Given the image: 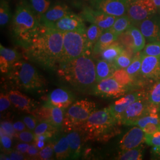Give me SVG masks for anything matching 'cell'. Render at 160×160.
Listing matches in <instances>:
<instances>
[{
	"label": "cell",
	"instance_id": "6da1fadb",
	"mask_svg": "<svg viewBox=\"0 0 160 160\" xmlns=\"http://www.w3.org/2000/svg\"><path fill=\"white\" fill-rule=\"evenodd\" d=\"M26 56L48 69L58 67L63 49V33L40 24L32 39L23 46Z\"/></svg>",
	"mask_w": 160,
	"mask_h": 160
},
{
	"label": "cell",
	"instance_id": "7a4b0ae2",
	"mask_svg": "<svg viewBox=\"0 0 160 160\" xmlns=\"http://www.w3.org/2000/svg\"><path fill=\"white\" fill-rule=\"evenodd\" d=\"M89 55L85 53L58 66L59 77L80 91L92 88L97 83L96 65Z\"/></svg>",
	"mask_w": 160,
	"mask_h": 160
},
{
	"label": "cell",
	"instance_id": "3957f363",
	"mask_svg": "<svg viewBox=\"0 0 160 160\" xmlns=\"http://www.w3.org/2000/svg\"><path fill=\"white\" fill-rule=\"evenodd\" d=\"M119 125V122L106 108L95 111L76 131L86 140L108 141L118 133Z\"/></svg>",
	"mask_w": 160,
	"mask_h": 160
},
{
	"label": "cell",
	"instance_id": "277c9868",
	"mask_svg": "<svg viewBox=\"0 0 160 160\" xmlns=\"http://www.w3.org/2000/svg\"><path fill=\"white\" fill-rule=\"evenodd\" d=\"M39 18L28 1L23 0L17 6L12 18V32L17 43L22 47L32 39L39 28Z\"/></svg>",
	"mask_w": 160,
	"mask_h": 160
},
{
	"label": "cell",
	"instance_id": "5b68a950",
	"mask_svg": "<svg viewBox=\"0 0 160 160\" xmlns=\"http://www.w3.org/2000/svg\"><path fill=\"white\" fill-rule=\"evenodd\" d=\"M8 77L17 88L28 92H39L45 86V80L36 69L25 61L14 63L8 72Z\"/></svg>",
	"mask_w": 160,
	"mask_h": 160
},
{
	"label": "cell",
	"instance_id": "8992f818",
	"mask_svg": "<svg viewBox=\"0 0 160 160\" xmlns=\"http://www.w3.org/2000/svg\"><path fill=\"white\" fill-rule=\"evenodd\" d=\"M96 111V103L82 99L72 103L65 115L63 126L67 131L77 130Z\"/></svg>",
	"mask_w": 160,
	"mask_h": 160
},
{
	"label": "cell",
	"instance_id": "52a82bcc",
	"mask_svg": "<svg viewBox=\"0 0 160 160\" xmlns=\"http://www.w3.org/2000/svg\"><path fill=\"white\" fill-rule=\"evenodd\" d=\"M85 53H90L88 50L86 33L78 32H63L62 53L58 65L80 57Z\"/></svg>",
	"mask_w": 160,
	"mask_h": 160
},
{
	"label": "cell",
	"instance_id": "ba28073f",
	"mask_svg": "<svg viewBox=\"0 0 160 160\" xmlns=\"http://www.w3.org/2000/svg\"><path fill=\"white\" fill-rule=\"evenodd\" d=\"M157 9L152 0H129L127 14L132 24L138 26L145 19L156 13Z\"/></svg>",
	"mask_w": 160,
	"mask_h": 160
},
{
	"label": "cell",
	"instance_id": "9c48e42d",
	"mask_svg": "<svg viewBox=\"0 0 160 160\" xmlns=\"http://www.w3.org/2000/svg\"><path fill=\"white\" fill-rule=\"evenodd\" d=\"M153 105L150 103L147 96L141 98L131 104L120 117V124L132 126L140 118L148 114Z\"/></svg>",
	"mask_w": 160,
	"mask_h": 160
},
{
	"label": "cell",
	"instance_id": "30bf717a",
	"mask_svg": "<svg viewBox=\"0 0 160 160\" xmlns=\"http://www.w3.org/2000/svg\"><path fill=\"white\" fill-rule=\"evenodd\" d=\"M92 92L98 97L114 98L125 95L128 92V87L121 85L112 77L97 82L92 87Z\"/></svg>",
	"mask_w": 160,
	"mask_h": 160
},
{
	"label": "cell",
	"instance_id": "8fae6325",
	"mask_svg": "<svg viewBox=\"0 0 160 160\" xmlns=\"http://www.w3.org/2000/svg\"><path fill=\"white\" fill-rule=\"evenodd\" d=\"M80 16L83 20L96 24L103 30V32L110 29L117 18L88 7L82 10Z\"/></svg>",
	"mask_w": 160,
	"mask_h": 160
},
{
	"label": "cell",
	"instance_id": "7c38bea8",
	"mask_svg": "<svg viewBox=\"0 0 160 160\" xmlns=\"http://www.w3.org/2000/svg\"><path fill=\"white\" fill-rule=\"evenodd\" d=\"M129 0H92L94 9L118 17L127 14Z\"/></svg>",
	"mask_w": 160,
	"mask_h": 160
},
{
	"label": "cell",
	"instance_id": "4fadbf2b",
	"mask_svg": "<svg viewBox=\"0 0 160 160\" xmlns=\"http://www.w3.org/2000/svg\"><path fill=\"white\" fill-rule=\"evenodd\" d=\"M83 21V19L80 16L71 13L53 24L49 28L56 29L62 33L78 32L86 33L87 29Z\"/></svg>",
	"mask_w": 160,
	"mask_h": 160
},
{
	"label": "cell",
	"instance_id": "5bb4252c",
	"mask_svg": "<svg viewBox=\"0 0 160 160\" xmlns=\"http://www.w3.org/2000/svg\"><path fill=\"white\" fill-rule=\"evenodd\" d=\"M138 26L149 43L160 41V15L155 13L145 19Z\"/></svg>",
	"mask_w": 160,
	"mask_h": 160
},
{
	"label": "cell",
	"instance_id": "9a60e30c",
	"mask_svg": "<svg viewBox=\"0 0 160 160\" xmlns=\"http://www.w3.org/2000/svg\"><path fill=\"white\" fill-rule=\"evenodd\" d=\"M71 13L68 7L66 4L57 2L50 6L48 10L39 18V20L41 25L49 28L53 24Z\"/></svg>",
	"mask_w": 160,
	"mask_h": 160
},
{
	"label": "cell",
	"instance_id": "2e32d148",
	"mask_svg": "<svg viewBox=\"0 0 160 160\" xmlns=\"http://www.w3.org/2000/svg\"><path fill=\"white\" fill-rule=\"evenodd\" d=\"M146 96H147V93L142 91L132 92L110 104L109 108L114 117L119 122L122 114L131 104L138 99Z\"/></svg>",
	"mask_w": 160,
	"mask_h": 160
},
{
	"label": "cell",
	"instance_id": "e0dca14e",
	"mask_svg": "<svg viewBox=\"0 0 160 160\" xmlns=\"http://www.w3.org/2000/svg\"><path fill=\"white\" fill-rule=\"evenodd\" d=\"M140 75L143 78L153 80H160V57L143 54Z\"/></svg>",
	"mask_w": 160,
	"mask_h": 160
},
{
	"label": "cell",
	"instance_id": "ac0fdd59",
	"mask_svg": "<svg viewBox=\"0 0 160 160\" xmlns=\"http://www.w3.org/2000/svg\"><path fill=\"white\" fill-rule=\"evenodd\" d=\"M145 142V133L138 126L132 128L123 137L119 142L121 150L135 148Z\"/></svg>",
	"mask_w": 160,
	"mask_h": 160
},
{
	"label": "cell",
	"instance_id": "d6986e66",
	"mask_svg": "<svg viewBox=\"0 0 160 160\" xmlns=\"http://www.w3.org/2000/svg\"><path fill=\"white\" fill-rule=\"evenodd\" d=\"M74 100L73 94L68 90L62 88H58L49 93L47 103L52 106L62 109L69 107Z\"/></svg>",
	"mask_w": 160,
	"mask_h": 160
},
{
	"label": "cell",
	"instance_id": "ffe728a7",
	"mask_svg": "<svg viewBox=\"0 0 160 160\" xmlns=\"http://www.w3.org/2000/svg\"><path fill=\"white\" fill-rule=\"evenodd\" d=\"M8 95L13 106L22 112L33 114L36 109L34 101L18 90H10Z\"/></svg>",
	"mask_w": 160,
	"mask_h": 160
},
{
	"label": "cell",
	"instance_id": "44dd1931",
	"mask_svg": "<svg viewBox=\"0 0 160 160\" xmlns=\"http://www.w3.org/2000/svg\"><path fill=\"white\" fill-rule=\"evenodd\" d=\"M20 55L16 50L0 45V69L4 74H8L12 66L20 59Z\"/></svg>",
	"mask_w": 160,
	"mask_h": 160
},
{
	"label": "cell",
	"instance_id": "7402d4cb",
	"mask_svg": "<svg viewBox=\"0 0 160 160\" xmlns=\"http://www.w3.org/2000/svg\"><path fill=\"white\" fill-rule=\"evenodd\" d=\"M119 37L110 29L104 31L94 46L92 52L94 54L100 53L103 50L118 40Z\"/></svg>",
	"mask_w": 160,
	"mask_h": 160
},
{
	"label": "cell",
	"instance_id": "603a6c76",
	"mask_svg": "<svg viewBox=\"0 0 160 160\" xmlns=\"http://www.w3.org/2000/svg\"><path fill=\"white\" fill-rule=\"evenodd\" d=\"M116 70L117 69L113 62L104 59L98 61L96 65L97 82L112 77Z\"/></svg>",
	"mask_w": 160,
	"mask_h": 160
},
{
	"label": "cell",
	"instance_id": "cb8c5ba5",
	"mask_svg": "<svg viewBox=\"0 0 160 160\" xmlns=\"http://www.w3.org/2000/svg\"><path fill=\"white\" fill-rule=\"evenodd\" d=\"M70 149L71 159H77L80 157L81 151V135L79 132L74 130L67 135Z\"/></svg>",
	"mask_w": 160,
	"mask_h": 160
},
{
	"label": "cell",
	"instance_id": "d4e9b609",
	"mask_svg": "<svg viewBox=\"0 0 160 160\" xmlns=\"http://www.w3.org/2000/svg\"><path fill=\"white\" fill-rule=\"evenodd\" d=\"M150 123L160 124V109L154 105L148 114L136 121L132 126H138L143 129L145 126Z\"/></svg>",
	"mask_w": 160,
	"mask_h": 160
},
{
	"label": "cell",
	"instance_id": "484cf974",
	"mask_svg": "<svg viewBox=\"0 0 160 160\" xmlns=\"http://www.w3.org/2000/svg\"><path fill=\"white\" fill-rule=\"evenodd\" d=\"M54 152L58 160H63L69 158L70 149L67 136L60 138L55 143Z\"/></svg>",
	"mask_w": 160,
	"mask_h": 160
},
{
	"label": "cell",
	"instance_id": "4316f807",
	"mask_svg": "<svg viewBox=\"0 0 160 160\" xmlns=\"http://www.w3.org/2000/svg\"><path fill=\"white\" fill-rule=\"evenodd\" d=\"M131 34L133 41V52L135 53L141 52L145 46V38L142 33L140 29L137 26L132 24L131 27L128 29Z\"/></svg>",
	"mask_w": 160,
	"mask_h": 160
},
{
	"label": "cell",
	"instance_id": "83f0119b",
	"mask_svg": "<svg viewBox=\"0 0 160 160\" xmlns=\"http://www.w3.org/2000/svg\"><path fill=\"white\" fill-rule=\"evenodd\" d=\"M125 47L119 42H114L100 53L102 59L113 62L115 59L123 51Z\"/></svg>",
	"mask_w": 160,
	"mask_h": 160
},
{
	"label": "cell",
	"instance_id": "f1b7e54d",
	"mask_svg": "<svg viewBox=\"0 0 160 160\" xmlns=\"http://www.w3.org/2000/svg\"><path fill=\"white\" fill-rule=\"evenodd\" d=\"M103 32V30L95 24H92L87 29V43L89 52L92 51L94 46Z\"/></svg>",
	"mask_w": 160,
	"mask_h": 160
},
{
	"label": "cell",
	"instance_id": "f546056e",
	"mask_svg": "<svg viewBox=\"0 0 160 160\" xmlns=\"http://www.w3.org/2000/svg\"><path fill=\"white\" fill-rule=\"evenodd\" d=\"M134 54L135 53L133 50L125 48L123 51L115 59L113 62L116 69H126L131 63Z\"/></svg>",
	"mask_w": 160,
	"mask_h": 160
},
{
	"label": "cell",
	"instance_id": "4dcf8cb0",
	"mask_svg": "<svg viewBox=\"0 0 160 160\" xmlns=\"http://www.w3.org/2000/svg\"><path fill=\"white\" fill-rule=\"evenodd\" d=\"M132 24L131 20L128 15L125 14L124 16L116 18L113 26L110 30L118 36L126 32Z\"/></svg>",
	"mask_w": 160,
	"mask_h": 160
},
{
	"label": "cell",
	"instance_id": "1f68e13d",
	"mask_svg": "<svg viewBox=\"0 0 160 160\" xmlns=\"http://www.w3.org/2000/svg\"><path fill=\"white\" fill-rule=\"evenodd\" d=\"M144 147L141 144L135 148L122 150L118 156V160H140L143 157V151Z\"/></svg>",
	"mask_w": 160,
	"mask_h": 160
},
{
	"label": "cell",
	"instance_id": "d6a6232c",
	"mask_svg": "<svg viewBox=\"0 0 160 160\" xmlns=\"http://www.w3.org/2000/svg\"><path fill=\"white\" fill-rule=\"evenodd\" d=\"M142 52H139L135 54L131 64L126 68V72L134 78L138 74H140L142 62L143 59Z\"/></svg>",
	"mask_w": 160,
	"mask_h": 160
},
{
	"label": "cell",
	"instance_id": "836d02e7",
	"mask_svg": "<svg viewBox=\"0 0 160 160\" xmlns=\"http://www.w3.org/2000/svg\"><path fill=\"white\" fill-rule=\"evenodd\" d=\"M65 115V109L51 105V116L49 123L59 129L63 126Z\"/></svg>",
	"mask_w": 160,
	"mask_h": 160
},
{
	"label": "cell",
	"instance_id": "e575fe53",
	"mask_svg": "<svg viewBox=\"0 0 160 160\" xmlns=\"http://www.w3.org/2000/svg\"><path fill=\"white\" fill-rule=\"evenodd\" d=\"M58 129H59L48 122H40L34 129L33 132L35 136L46 135L50 138L55 135Z\"/></svg>",
	"mask_w": 160,
	"mask_h": 160
},
{
	"label": "cell",
	"instance_id": "d590c367",
	"mask_svg": "<svg viewBox=\"0 0 160 160\" xmlns=\"http://www.w3.org/2000/svg\"><path fill=\"white\" fill-rule=\"evenodd\" d=\"M29 3L36 16L39 17L51 6V0H29Z\"/></svg>",
	"mask_w": 160,
	"mask_h": 160
},
{
	"label": "cell",
	"instance_id": "8d00e7d4",
	"mask_svg": "<svg viewBox=\"0 0 160 160\" xmlns=\"http://www.w3.org/2000/svg\"><path fill=\"white\" fill-rule=\"evenodd\" d=\"M112 77L121 85L128 87L131 86L133 81V78L126 72L125 69H119L116 70Z\"/></svg>",
	"mask_w": 160,
	"mask_h": 160
},
{
	"label": "cell",
	"instance_id": "74e56055",
	"mask_svg": "<svg viewBox=\"0 0 160 160\" xmlns=\"http://www.w3.org/2000/svg\"><path fill=\"white\" fill-rule=\"evenodd\" d=\"M147 98L152 105L160 109V80L156 81L147 93Z\"/></svg>",
	"mask_w": 160,
	"mask_h": 160
},
{
	"label": "cell",
	"instance_id": "f35d334b",
	"mask_svg": "<svg viewBox=\"0 0 160 160\" xmlns=\"http://www.w3.org/2000/svg\"><path fill=\"white\" fill-rule=\"evenodd\" d=\"M11 18L10 9L8 3L6 0H1L0 4V24L1 26H6Z\"/></svg>",
	"mask_w": 160,
	"mask_h": 160
},
{
	"label": "cell",
	"instance_id": "ab89813d",
	"mask_svg": "<svg viewBox=\"0 0 160 160\" xmlns=\"http://www.w3.org/2000/svg\"><path fill=\"white\" fill-rule=\"evenodd\" d=\"M142 52L146 55L160 57V41L147 44L145 46Z\"/></svg>",
	"mask_w": 160,
	"mask_h": 160
},
{
	"label": "cell",
	"instance_id": "60d3db41",
	"mask_svg": "<svg viewBox=\"0 0 160 160\" xmlns=\"http://www.w3.org/2000/svg\"><path fill=\"white\" fill-rule=\"evenodd\" d=\"M54 152V145L52 143L49 144L40 149L38 158L42 160H50L53 157Z\"/></svg>",
	"mask_w": 160,
	"mask_h": 160
},
{
	"label": "cell",
	"instance_id": "b9f144b4",
	"mask_svg": "<svg viewBox=\"0 0 160 160\" xmlns=\"http://www.w3.org/2000/svg\"><path fill=\"white\" fill-rule=\"evenodd\" d=\"M1 132L11 137H17V132L14 128L13 124L9 121H2L1 122Z\"/></svg>",
	"mask_w": 160,
	"mask_h": 160
},
{
	"label": "cell",
	"instance_id": "7bdbcfd3",
	"mask_svg": "<svg viewBox=\"0 0 160 160\" xmlns=\"http://www.w3.org/2000/svg\"><path fill=\"white\" fill-rule=\"evenodd\" d=\"M145 142L152 147H160V131L153 134L145 133Z\"/></svg>",
	"mask_w": 160,
	"mask_h": 160
},
{
	"label": "cell",
	"instance_id": "ee69618b",
	"mask_svg": "<svg viewBox=\"0 0 160 160\" xmlns=\"http://www.w3.org/2000/svg\"><path fill=\"white\" fill-rule=\"evenodd\" d=\"M16 138L23 142L31 143L34 141L35 135L34 132L25 130L24 131L18 132Z\"/></svg>",
	"mask_w": 160,
	"mask_h": 160
},
{
	"label": "cell",
	"instance_id": "f6af8a7d",
	"mask_svg": "<svg viewBox=\"0 0 160 160\" xmlns=\"http://www.w3.org/2000/svg\"><path fill=\"white\" fill-rule=\"evenodd\" d=\"M12 138L1 132V147L6 151L9 152L11 151Z\"/></svg>",
	"mask_w": 160,
	"mask_h": 160
},
{
	"label": "cell",
	"instance_id": "bcb514c9",
	"mask_svg": "<svg viewBox=\"0 0 160 160\" xmlns=\"http://www.w3.org/2000/svg\"><path fill=\"white\" fill-rule=\"evenodd\" d=\"M38 119L37 118L33 115H28L23 117V122L26 124V127L30 131H34L36 126L38 125Z\"/></svg>",
	"mask_w": 160,
	"mask_h": 160
},
{
	"label": "cell",
	"instance_id": "7dc6e473",
	"mask_svg": "<svg viewBox=\"0 0 160 160\" xmlns=\"http://www.w3.org/2000/svg\"><path fill=\"white\" fill-rule=\"evenodd\" d=\"M11 101L8 97V94L3 92L1 93L0 96V111L1 112H4L8 109L11 105Z\"/></svg>",
	"mask_w": 160,
	"mask_h": 160
},
{
	"label": "cell",
	"instance_id": "c3c4849f",
	"mask_svg": "<svg viewBox=\"0 0 160 160\" xmlns=\"http://www.w3.org/2000/svg\"><path fill=\"white\" fill-rule=\"evenodd\" d=\"M3 157L6 158V160H21L24 159V156L23 155V154L17 150L11 152L8 155V157Z\"/></svg>",
	"mask_w": 160,
	"mask_h": 160
},
{
	"label": "cell",
	"instance_id": "681fc988",
	"mask_svg": "<svg viewBox=\"0 0 160 160\" xmlns=\"http://www.w3.org/2000/svg\"><path fill=\"white\" fill-rule=\"evenodd\" d=\"M39 151H40L39 150V148L34 143L30 145L27 154L28 155V156L30 158H38Z\"/></svg>",
	"mask_w": 160,
	"mask_h": 160
},
{
	"label": "cell",
	"instance_id": "f907efd6",
	"mask_svg": "<svg viewBox=\"0 0 160 160\" xmlns=\"http://www.w3.org/2000/svg\"><path fill=\"white\" fill-rule=\"evenodd\" d=\"M29 147H30V145L28 143L23 142L17 144V145L16 146L15 148H16V150H17V151H20V152H22L23 154H24L28 152Z\"/></svg>",
	"mask_w": 160,
	"mask_h": 160
},
{
	"label": "cell",
	"instance_id": "816d5d0a",
	"mask_svg": "<svg viewBox=\"0 0 160 160\" xmlns=\"http://www.w3.org/2000/svg\"><path fill=\"white\" fill-rule=\"evenodd\" d=\"M26 124L23 122V121H17L13 123V126L16 131L17 132L24 131L26 130Z\"/></svg>",
	"mask_w": 160,
	"mask_h": 160
},
{
	"label": "cell",
	"instance_id": "f5cc1de1",
	"mask_svg": "<svg viewBox=\"0 0 160 160\" xmlns=\"http://www.w3.org/2000/svg\"><path fill=\"white\" fill-rule=\"evenodd\" d=\"M152 151L154 154L160 157V147H154L152 148Z\"/></svg>",
	"mask_w": 160,
	"mask_h": 160
},
{
	"label": "cell",
	"instance_id": "db71d44e",
	"mask_svg": "<svg viewBox=\"0 0 160 160\" xmlns=\"http://www.w3.org/2000/svg\"><path fill=\"white\" fill-rule=\"evenodd\" d=\"M157 8H160V0H152Z\"/></svg>",
	"mask_w": 160,
	"mask_h": 160
},
{
	"label": "cell",
	"instance_id": "11a10c76",
	"mask_svg": "<svg viewBox=\"0 0 160 160\" xmlns=\"http://www.w3.org/2000/svg\"><path fill=\"white\" fill-rule=\"evenodd\" d=\"M84 1H88V0H84Z\"/></svg>",
	"mask_w": 160,
	"mask_h": 160
}]
</instances>
